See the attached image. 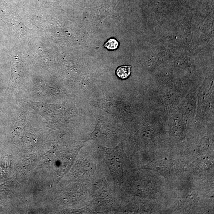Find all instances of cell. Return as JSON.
Wrapping results in <instances>:
<instances>
[{
	"label": "cell",
	"instance_id": "6da1fadb",
	"mask_svg": "<svg viewBox=\"0 0 214 214\" xmlns=\"http://www.w3.org/2000/svg\"><path fill=\"white\" fill-rule=\"evenodd\" d=\"M132 66H124L118 67L116 71L117 76L121 79H127L130 76Z\"/></svg>",
	"mask_w": 214,
	"mask_h": 214
},
{
	"label": "cell",
	"instance_id": "7a4b0ae2",
	"mask_svg": "<svg viewBox=\"0 0 214 214\" xmlns=\"http://www.w3.org/2000/svg\"><path fill=\"white\" fill-rule=\"evenodd\" d=\"M104 47L107 48L109 50H116L118 48L119 42L116 39L111 38L108 40L103 45Z\"/></svg>",
	"mask_w": 214,
	"mask_h": 214
}]
</instances>
